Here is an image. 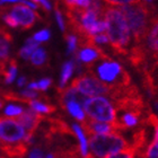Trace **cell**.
<instances>
[{"mask_svg": "<svg viewBox=\"0 0 158 158\" xmlns=\"http://www.w3.org/2000/svg\"><path fill=\"white\" fill-rule=\"evenodd\" d=\"M103 19L106 23L105 32L113 50L120 56H128L131 32L122 10L112 6L105 7Z\"/></svg>", "mask_w": 158, "mask_h": 158, "instance_id": "1", "label": "cell"}, {"mask_svg": "<svg viewBox=\"0 0 158 158\" xmlns=\"http://www.w3.org/2000/svg\"><path fill=\"white\" fill-rule=\"evenodd\" d=\"M87 70L89 75L110 86L112 90L131 85L130 75L122 68L121 64L113 61L111 56H106L104 52L101 53L92 62L87 63Z\"/></svg>", "mask_w": 158, "mask_h": 158, "instance_id": "2", "label": "cell"}, {"mask_svg": "<svg viewBox=\"0 0 158 158\" xmlns=\"http://www.w3.org/2000/svg\"><path fill=\"white\" fill-rule=\"evenodd\" d=\"M120 9L122 10L125 19L128 22L129 28L133 35L135 43L137 44L145 43L152 23L150 10L148 9L147 3L140 0L137 3L124 5Z\"/></svg>", "mask_w": 158, "mask_h": 158, "instance_id": "3", "label": "cell"}, {"mask_svg": "<svg viewBox=\"0 0 158 158\" xmlns=\"http://www.w3.org/2000/svg\"><path fill=\"white\" fill-rule=\"evenodd\" d=\"M131 147L118 132H111L105 135H89L90 154L96 157H110L112 154Z\"/></svg>", "mask_w": 158, "mask_h": 158, "instance_id": "4", "label": "cell"}, {"mask_svg": "<svg viewBox=\"0 0 158 158\" xmlns=\"http://www.w3.org/2000/svg\"><path fill=\"white\" fill-rule=\"evenodd\" d=\"M82 109L89 118L96 121L116 123V111L111 101L103 96L88 97Z\"/></svg>", "mask_w": 158, "mask_h": 158, "instance_id": "5", "label": "cell"}, {"mask_svg": "<svg viewBox=\"0 0 158 158\" xmlns=\"http://www.w3.org/2000/svg\"><path fill=\"white\" fill-rule=\"evenodd\" d=\"M71 87L80 90L82 94L87 95L88 97H94V96H109L110 97V94L112 92V88L110 86L89 73L77 77L71 84Z\"/></svg>", "mask_w": 158, "mask_h": 158, "instance_id": "6", "label": "cell"}, {"mask_svg": "<svg viewBox=\"0 0 158 158\" xmlns=\"http://www.w3.org/2000/svg\"><path fill=\"white\" fill-rule=\"evenodd\" d=\"M25 129L16 120L0 118V140L3 143H17L24 141Z\"/></svg>", "mask_w": 158, "mask_h": 158, "instance_id": "7", "label": "cell"}, {"mask_svg": "<svg viewBox=\"0 0 158 158\" xmlns=\"http://www.w3.org/2000/svg\"><path fill=\"white\" fill-rule=\"evenodd\" d=\"M0 11H9V14L17 20L18 25L23 27L24 30H30L33 27L36 20V15L25 3H16L10 7H2Z\"/></svg>", "mask_w": 158, "mask_h": 158, "instance_id": "8", "label": "cell"}, {"mask_svg": "<svg viewBox=\"0 0 158 158\" xmlns=\"http://www.w3.org/2000/svg\"><path fill=\"white\" fill-rule=\"evenodd\" d=\"M44 116L41 115L37 111L35 110H27L25 112H22L20 114L16 115V121L22 124L24 128L27 130V133L24 137V141L30 145V142L32 141L34 135H35V131L39 128L40 123L44 120Z\"/></svg>", "mask_w": 158, "mask_h": 158, "instance_id": "9", "label": "cell"}, {"mask_svg": "<svg viewBox=\"0 0 158 158\" xmlns=\"http://www.w3.org/2000/svg\"><path fill=\"white\" fill-rule=\"evenodd\" d=\"M80 122H81L82 131L88 137L92 135H105V133H111V132L121 131L118 123L96 121V120H93V118H88V120L84 118Z\"/></svg>", "mask_w": 158, "mask_h": 158, "instance_id": "10", "label": "cell"}, {"mask_svg": "<svg viewBox=\"0 0 158 158\" xmlns=\"http://www.w3.org/2000/svg\"><path fill=\"white\" fill-rule=\"evenodd\" d=\"M88 96L82 94L80 90L73 88V87H68V88H60L58 90V99H59L60 105L63 106L68 102H76L79 105L84 106V103Z\"/></svg>", "mask_w": 158, "mask_h": 158, "instance_id": "11", "label": "cell"}, {"mask_svg": "<svg viewBox=\"0 0 158 158\" xmlns=\"http://www.w3.org/2000/svg\"><path fill=\"white\" fill-rule=\"evenodd\" d=\"M145 42L147 43V51H150L152 56H154L158 60V19L156 18L152 19L150 28Z\"/></svg>", "mask_w": 158, "mask_h": 158, "instance_id": "12", "label": "cell"}, {"mask_svg": "<svg viewBox=\"0 0 158 158\" xmlns=\"http://www.w3.org/2000/svg\"><path fill=\"white\" fill-rule=\"evenodd\" d=\"M103 51L98 49L97 46H84L80 51L78 52V59L84 63L92 62L93 60H95L97 56L102 53Z\"/></svg>", "mask_w": 158, "mask_h": 158, "instance_id": "13", "label": "cell"}, {"mask_svg": "<svg viewBox=\"0 0 158 158\" xmlns=\"http://www.w3.org/2000/svg\"><path fill=\"white\" fill-rule=\"evenodd\" d=\"M11 35L7 31L0 27V60L8 59L9 43L11 42Z\"/></svg>", "mask_w": 158, "mask_h": 158, "instance_id": "14", "label": "cell"}, {"mask_svg": "<svg viewBox=\"0 0 158 158\" xmlns=\"http://www.w3.org/2000/svg\"><path fill=\"white\" fill-rule=\"evenodd\" d=\"M62 109L67 110L68 112L71 114L75 118L79 120V121H82L85 118V113H84V109H82L81 105H79L78 103L76 102H68L66 103L63 106H61Z\"/></svg>", "mask_w": 158, "mask_h": 158, "instance_id": "15", "label": "cell"}, {"mask_svg": "<svg viewBox=\"0 0 158 158\" xmlns=\"http://www.w3.org/2000/svg\"><path fill=\"white\" fill-rule=\"evenodd\" d=\"M73 132L76 133L77 138L79 140V152L81 154V156L84 157H87L88 156V152H87V148H88V143H87V140H86V135L82 131L81 127L75 124L73 125Z\"/></svg>", "mask_w": 158, "mask_h": 158, "instance_id": "16", "label": "cell"}, {"mask_svg": "<svg viewBox=\"0 0 158 158\" xmlns=\"http://www.w3.org/2000/svg\"><path fill=\"white\" fill-rule=\"evenodd\" d=\"M16 73H17V62L16 60L14 59H8V64L7 68L3 73L2 77L5 79V82L10 84L14 81V79L16 78Z\"/></svg>", "mask_w": 158, "mask_h": 158, "instance_id": "17", "label": "cell"}, {"mask_svg": "<svg viewBox=\"0 0 158 158\" xmlns=\"http://www.w3.org/2000/svg\"><path fill=\"white\" fill-rule=\"evenodd\" d=\"M37 48H39V42H37L36 40H34V37L33 39H28L26 41V45L19 51V56H22V58H24V59H30L31 56H32V53H33Z\"/></svg>", "mask_w": 158, "mask_h": 158, "instance_id": "18", "label": "cell"}, {"mask_svg": "<svg viewBox=\"0 0 158 158\" xmlns=\"http://www.w3.org/2000/svg\"><path fill=\"white\" fill-rule=\"evenodd\" d=\"M28 105L33 110L37 111V112L42 113H53L56 110V106L49 105V104H43V103L39 102V101H32V99L28 102Z\"/></svg>", "mask_w": 158, "mask_h": 158, "instance_id": "19", "label": "cell"}, {"mask_svg": "<svg viewBox=\"0 0 158 158\" xmlns=\"http://www.w3.org/2000/svg\"><path fill=\"white\" fill-rule=\"evenodd\" d=\"M46 60V53L45 51L41 48H37L31 56V61L33 63L34 66H42L43 63L45 62Z\"/></svg>", "mask_w": 158, "mask_h": 158, "instance_id": "20", "label": "cell"}, {"mask_svg": "<svg viewBox=\"0 0 158 158\" xmlns=\"http://www.w3.org/2000/svg\"><path fill=\"white\" fill-rule=\"evenodd\" d=\"M73 64L71 62H67L62 68V73H61V79H60V84L61 85H66L67 81L69 80L70 76L73 75Z\"/></svg>", "mask_w": 158, "mask_h": 158, "instance_id": "21", "label": "cell"}, {"mask_svg": "<svg viewBox=\"0 0 158 158\" xmlns=\"http://www.w3.org/2000/svg\"><path fill=\"white\" fill-rule=\"evenodd\" d=\"M140 0H104V2L109 6H124V5H131L137 3Z\"/></svg>", "mask_w": 158, "mask_h": 158, "instance_id": "22", "label": "cell"}, {"mask_svg": "<svg viewBox=\"0 0 158 158\" xmlns=\"http://www.w3.org/2000/svg\"><path fill=\"white\" fill-rule=\"evenodd\" d=\"M0 16L2 17L3 20H5V23L8 25V26L13 27V28H16V27H18L19 25H18V23H17V20L14 18L10 14H7V13H2L0 14Z\"/></svg>", "mask_w": 158, "mask_h": 158, "instance_id": "23", "label": "cell"}, {"mask_svg": "<svg viewBox=\"0 0 158 158\" xmlns=\"http://www.w3.org/2000/svg\"><path fill=\"white\" fill-rule=\"evenodd\" d=\"M22 112H23V109L16 105H9L5 110L6 115H9V116H16V115H18V114H20Z\"/></svg>", "mask_w": 158, "mask_h": 158, "instance_id": "24", "label": "cell"}, {"mask_svg": "<svg viewBox=\"0 0 158 158\" xmlns=\"http://www.w3.org/2000/svg\"><path fill=\"white\" fill-rule=\"evenodd\" d=\"M94 42L98 43V44H107L110 43V40H109V36H107V34L106 33H97L94 35Z\"/></svg>", "mask_w": 158, "mask_h": 158, "instance_id": "25", "label": "cell"}, {"mask_svg": "<svg viewBox=\"0 0 158 158\" xmlns=\"http://www.w3.org/2000/svg\"><path fill=\"white\" fill-rule=\"evenodd\" d=\"M50 37V32L48 30H43L41 32H37L34 35V40H36L37 42H43V41H48Z\"/></svg>", "mask_w": 158, "mask_h": 158, "instance_id": "26", "label": "cell"}, {"mask_svg": "<svg viewBox=\"0 0 158 158\" xmlns=\"http://www.w3.org/2000/svg\"><path fill=\"white\" fill-rule=\"evenodd\" d=\"M66 39L67 42H68V46H69V51H75L77 48V36H75V35H68Z\"/></svg>", "mask_w": 158, "mask_h": 158, "instance_id": "27", "label": "cell"}, {"mask_svg": "<svg viewBox=\"0 0 158 158\" xmlns=\"http://www.w3.org/2000/svg\"><path fill=\"white\" fill-rule=\"evenodd\" d=\"M51 82H52V80L49 79V78L42 79L41 81L37 82V85H39V90H46V89L50 87Z\"/></svg>", "mask_w": 158, "mask_h": 158, "instance_id": "28", "label": "cell"}, {"mask_svg": "<svg viewBox=\"0 0 158 158\" xmlns=\"http://www.w3.org/2000/svg\"><path fill=\"white\" fill-rule=\"evenodd\" d=\"M22 96H24V97H26V98H30V99H33L35 98V97H37V93L35 89H26V90H24V92H22V94H20Z\"/></svg>", "mask_w": 158, "mask_h": 158, "instance_id": "29", "label": "cell"}, {"mask_svg": "<svg viewBox=\"0 0 158 158\" xmlns=\"http://www.w3.org/2000/svg\"><path fill=\"white\" fill-rule=\"evenodd\" d=\"M56 20H58V24H59L60 28L62 31H64V22L62 19V15H61V10L59 9V7H56Z\"/></svg>", "mask_w": 158, "mask_h": 158, "instance_id": "30", "label": "cell"}, {"mask_svg": "<svg viewBox=\"0 0 158 158\" xmlns=\"http://www.w3.org/2000/svg\"><path fill=\"white\" fill-rule=\"evenodd\" d=\"M31 1H33L34 3H36V5H41V6L44 8L45 10H50L51 9V6H50V3L48 0H31Z\"/></svg>", "mask_w": 158, "mask_h": 158, "instance_id": "31", "label": "cell"}, {"mask_svg": "<svg viewBox=\"0 0 158 158\" xmlns=\"http://www.w3.org/2000/svg\"><path fill=\"white\" fill-rule=\"evenodd\" d=\"M28 156H30V157H43V156H45V155H44V152H43L41 149L35 148L30 152V155Z\"/></svg>", "mask_w": 158, "mask_h": 158, "instance_id": "32", "label": "cell"}, {"mask_svg": "<svg viewBox=\"0 0 158 158\" xmlns=\"http://www.w3.org/2000/svg\"><path fill=\"white\" fill-rule=\"evenodd\" d=\"M28 88L35 89V90H39V85H37V82H31L30 85H28Z\"/></svg>", "mask_w": 158, "mask_h": 158, "instance_id": "33", "label": "cell"}, {"mask_svg": "<svg viewBox=\"0 0 158 158\" xmlns=\"http://www.w3.org/2000/svg\"><path fill=\"white\" fill-rule=\"evenodd\" d=\"M25 82H26V78H25V77H20V78L18 79V86H19V87L23 86Z\"/></svg>", "mask_w": 158, "mask_h": 158, "instance_id": "34", "label": "cell"}, {"mask_svg": "<svg viewBox=\"0 0 158 158\" xmlns=\"http://www.w3.org/2000/svg\"><path fill=\"white\" fill-rule=\"evenodd\" d=\"M17 1H19V0H0V5L3 2H17Z\"/></svg>", "mask_w": 158, "mask_h": 158, "instance_id": "35", "label": "cell"}, {"mask_svg": "<svg viewBox=\"0 0 158 158\" xmlns=\"http://www.w3.org/2000/svg\"><path fill=\"white\" fill-rule=\"evenodd\" d=\"M2 145H3V142L1 141V140H0V147H1V146H2Z\"/></svg>", "mask_w": 158, "mask_h": 158, "instance_id": "36", "label": "cell"}, {"mask_svg": "<svg viewBox=\"0 0 158 158\" xmlns=\"http://www.w3.org/2000/svg\"><path fill=\"white\" fill-rule=\"evenodd\" d=\"M146 1H147V2H152V0H146Z\"/></svg>", "mask_w": 158, "mask_h": 158, "instance_id": "37", "label": "cell"}, {"mask_svg": "<svg viewBox=\"0 0 158 158\" xmlns=\"http://www.w3.org/2000/svg\"><path fill=\"white\" fill-rule=\"evenodd\" d=\"M92 1H97V0H90V2H92Z\"/></svg>", "mask_w": 158, "mask_h": 158, "instance_id": "38", "label": "cell"}, {"mask_svg": "<svg viewBox=\"0 0 158 158\" xmlns=\"http://www.w3.org/2000/svg\"><path fill=\"white\" fill-rule=\"evenodd\" d=\"M0 154H1V150H0Z\"/></svg>", "mask_w": 158, "mask_h": 158, "instance_id": "39", "label": "cell"}, {"mask_svg": "<svg viewBox=\"0 0 158 158\" xmlns=\"http://www.w3.org/2000/svg\"><path fill=\"white\" fill-rule=\"evenodd\" d=\"M157 64H158V61H157Z\"/></svg>", "mask_w": 158, "mask_h": 158, "instance_id": "40", "label": "cell"}]
</instances>
